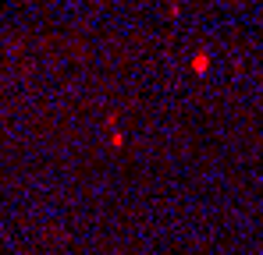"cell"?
Instances as JSON below:
<instances>
[{
	"instance_id": "1",
	"label": "cell",
	"mask_w": 263,
	"mask_h": 255,
	"mask_svg": "<svg viewBox=\"0 0 263 255\" xmlns=\"http://www.w3.org/2000/svg\"><path fill=\"white\" fill-rule=\"evenodd\" d=\"M192 71H196V75H206V71H210V53H206V50H199V53L192 57Z\"/></svg>"
},
{
	"instance_id": "2",
	"label": "cell",
	"mask_w": 263,
	"mask_h": 255,
	"mask_svg": "<svg viewBox=\"0 0 263 255\" xmlns=\"http://www.w3.org/2000/svg\"><path fill=\"white\" fill-rule=\"evenodd\" d=\"M110 145H114V149H121V145H125V135H121V131H114V135H110Z\"/></svg>"
}]
</instances>
